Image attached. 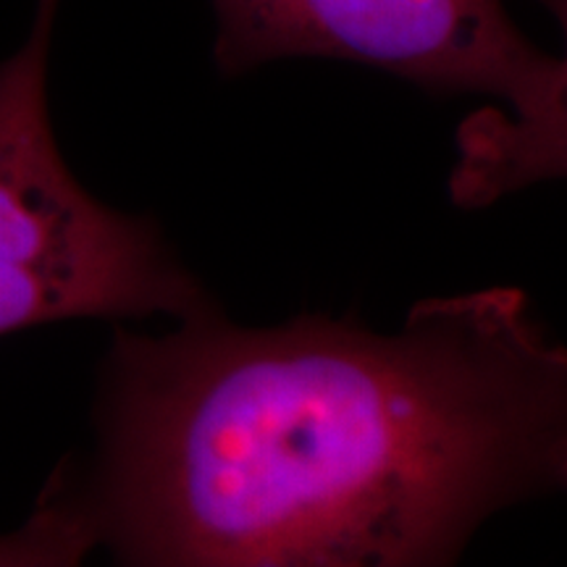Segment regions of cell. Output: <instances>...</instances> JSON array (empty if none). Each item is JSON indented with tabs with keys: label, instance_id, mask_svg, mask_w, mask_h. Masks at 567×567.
Masks as SVG:
<instances>
[{
	"label": "cell",
	"instance_id": "obj_2",
	"mask_svg": "<svg viewBox=\"0 0 567 567\" xmlns=\"http://www.w3.org/2000/svg\"><path fill=\"white\" fill-rule=\"evenodd\" d=\"M224 74L279 59H339L434 95H486L460 126L455 203L478 208L567 166V66L536 48L505 0H210Z\"/></svg>",
	"mask_w": 567,
	"mask_h": 567
},
{
	"label": "cell",
	"instance_id": "obj_3",
	"mask_svg": "<svg viewBox=\"0 0 567 567\" xmlns=\"http://www.w3.org/2000/svg\"><path fill=\"white\" fill-rule=\"evenodd\" d=\"M61 0L0 61V337L74 318H187L218 310L153 221L109 208L63 161L48 74Z\"/></svg>",
	"mask_w": 567,
	"mask_h": 567
},
{
	"label": "cell",
	"instance_id": "obj_1",
	"mask_svg": "<svg viewBox=\"0 0 567 567\" xmlns=\"http://www.w3.org/2000/svg\"><path fill=\"white\" fill-rule=\"evenodd\" d=\"M87 471L48 486L124 565H450L567 478V352L515 287L431 297L392 334L218 310L116 326Z\"/></svg>",
	"mask_w": 567,
	"mask_h": 567
},
{
	"label": "cell",
	"instance_id": "obj_5",
	"mask_svg": "<svg viewBox=\"0 0 567 567\" xmlns=\"http://www.w3.org/2000/svg\"><path fill=\"white\" fill-rule=\"evenodd\" d=\"M538 3H542L551 17H557L559 24H567V0H538Z\"/></svg>",
	"mask_w": 567,
	"mask_h": 567
},
{
	"label": "cell",
	"instance_id": "obj_4",
	"mask_svg": "<svg viewBox=\"0 0 567 567\" xmlns=\"http://www.w3.org/2000/svg\"><path fill=\"white\" fill-rule=\"evenodd\" d=\"M87 551L82 530L45 492L24 526L0 536V565H76Z\"/></svg>",
	"mask_w": 567,
	"mask_h": 567
}]
</instances>
